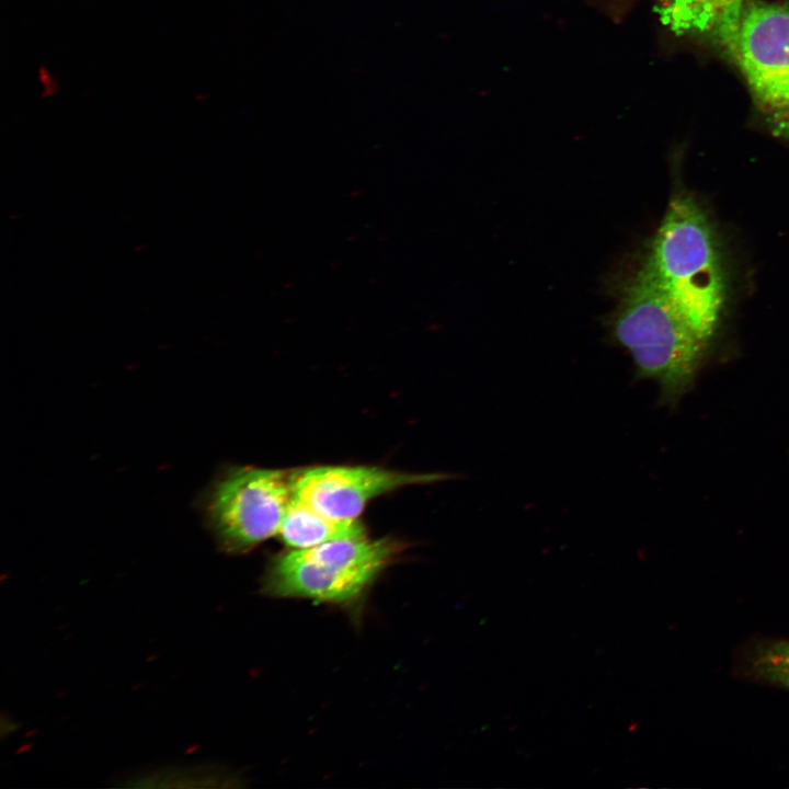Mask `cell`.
Segmentation results:
<instances>
[{
	"instance_id": "cell-1",
	"label": "cell",
	"mask_w": 789,
	"mask_h": 789,
	"mask_svg": "<svg viewBox=\"0 0 789 789\" xmlns=\"http://www.w3.org/2000/svg\"><path fill=\"white\" fill-rule=\"evenodd\" d=\"M608 325L611 341L631 355L634 377L654 380L660 403L674 407L691 388L708 345L642 268Z\"/></svg>"
},
{
	"instance_id": "cell-2",
	"label": "cell",
	"mask_w": 789,
	"mask_h": 789,
	"mask_svg": "<svg viewBox=\"0 0 789 789\" xmlns=\"http://www.w3.org/2000/svg\"><path fill=\"white\" fill-rule=\"evenodd\" d=\"M720 46L743 75L770 132L789 141V0H746Z\"/></svg>"
},
{
	"instance_id": "cell-3",
	"label": "cell",
	"mask_w": 789,
	"mask_h": 789,
	"mask_svg": "<svg viewBox=\"0 0 789 789\" xmlns=\"http://www.w3.org/2000/svg\"><path fill=\"white\" fill-rule=\"evenodd\" d=\"M398 545L366 537L328 541L281 554L264 581L267 594L346 602L357 597L392 560Z\"/></svg>"
},
{
	"instance_id": "cell-4",
	"label": "cell",
	"mask_w": 789,
	"mask_h": 789,
	"mask_svg": "<svg viewBox=\"0 0 789 789\" xmlns=\"http://www.w3.org/2000/svg\"><path fill=\"white\" fill-rule=\"evenodd\" d=\"M291 496V474L233 467L211 483L201 507L219 547L243 553L278 534Z\"/></svg>"
},
{
	"instance_id": "cell-5",
	"label": "cell",
	"mask_w": 789,
	"mask_h": 789,
	"mask_svg": "<svg viewBox=\"0 0 789 789\" xmlns=\"http://www.w3.org/2000/svg\"><path fill=\"white\" fill-rule=\"evenodd\" d=\"M380 467L321 466L291 473L293 496L333 521H355L367 503L399 488L446 479Z\"/></svg>"
},
{
	"instance_id": "cell-6",
	"label": "cell",
	"mask_w": 789,
	"mask_h": 789,
	"mask_svg": "<svg viewBox=\"0 0 789 789\" xmlns=\"http://www.w3.org/2000/svg\"><path fill=\"white\" fill-rule=\"evenodd\" d=\"M746 0H664L663 16L681 34L721 45L734 31Z\"/></svg>"
},
{
	"instance_id": "cell-7",
	"label": "cell",
	"mask_w": 789,
	"mask_h": 789,
	"mask_svg": "<svg viewBox=\"0 0 789 789\" xmlns=\"http://www.w3.org/2000/svg\"><path fill=\"white\" fill-rule=\"evenodd\" d=\"M278 535L287 546L306 549L332 540L363 538L365 531L357 519L327 518L291 496Z\"/></svg>"
},
{
	"instance_id": "cell-8",
	"label": "cell",
	"mask_w": 789,
	"mask_h": 789,
	"mask_svg": "<svg viewBox=\"0 0 789 789\" xmlns=\"http://www.w3.org/2000/svg\"><path fill=\"white\" fill-rule=\"evenodd\" d=\"M748 675L789 690V640L758 645L748 658Z\"/></svg>"
}]
</instances>
